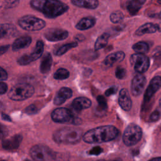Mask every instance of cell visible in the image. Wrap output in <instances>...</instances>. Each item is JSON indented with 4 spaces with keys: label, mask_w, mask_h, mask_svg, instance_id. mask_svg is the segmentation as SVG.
Wrapping results in <instances>:
<instances>
[{
    "label": "cell",
    "mask_w": 161,
    "mask_h": 161,
    "mask_svg": "<svg viewBox=\"0 0 161 161\" xmlns=\"http://www.w3.org/2000/svg\"><path fill=\"white\" fill-rule=\"evenodd\" d=\"M30 5L48 18H57L69 9V6L60 0H31Z\"/></svg>",
    "instance_id": "obj_1"
},
{
    "label": "cell",
    "mask_w": 161,
    "mask_h": 161,
    "mask_svg": "<svg viewBox=\"0 0 161 161\" xmlns=\"http://www.w3.org/2000/svg\"><path fill=\"white\" fill-rule=\"evenodd\" d=\"M119 134V130L114 126L105 125L92 128L86 132L83 140L87 143H100L114 140Z\"/></svg>",
    "instance_id": "obj_2"
},
{
    "label": "cell",
    "mask_w": 161,
    "mask_h": 161,
    "mask_svg": "<svg viewBox=\"0 0 161 161\" xmlns=\"http://www.w3.org/2000/svg\"><path fill=\"white\" fill-rule=\"evenodd\" d=\"M83 136L80 128L65 127L57 130L53 135L54 141L60 144H75L78 143Z\"/></svg>",
    "instance_id": "obj_3"
},
{
    "label": "cell",
    "mask_w": 161,
    "mask_h": 161,
    "mask_svg": "<svg viewBox=\"0 0 161 161\" xmlns=\"http://www.w3.org/2000/svg\"><path fill=\"white\" fill-rule=\"evenodd\" d=\"M33 87L26 83H19L13 86L8 93L9 99L13 101H23L30 97L34 93Z\"/></svg>",
    "instance_id": "obj_4"
},
{
    "label": "cell",
    "mask_w": 161,
    "mask_h": 161,
    "mask_svg": "<svg viewBox=\"0 0 161 161\" xmlns=\"http://www.w3.org/2000/svg\"><path fill=\"white\" fill-rule=\"evenodd\" d=\"M18 23L22 29L28 31H39L46 25L44 20L33 15H25L21 17Z\"/></svg>",
    "instance_id": "obj_5"
},
{
    "label": "cell",
    "mask_w": 161,
    "mask_h": 161,
    "mask_svg": "<svg viewBox=\"0 0 161 161\" xmlns=\"http://www.w3.org/2000/svg\"><path fill=\"white\" fill-rule=\"evenodd\" d=\"M142 136V130L135 123H131L126 128L123 135V143L128 147L133 146L141 140Z\"/></svg>",
    "instance_id": "obj_6"
},
{
    "label": "cell",
    "mask_w": 161,
    "mask_h": 161,
    "mask_svg": "<svg viewBox=\"0 0 161 161\" xmlns=\"http://www.w3.org/2000/svg\"><path fill=\"white\" fill-rule=\"evenodd\" d=\"M30 155L35 161H50L54 157L52 150L43 145L32 147L30 150Z\"/></svg>",
    "instance_id": "obj_7"
},
{
    "label": "cell",
    "mask_w": 161,
    "mask_h": 161,
    "mask_svg": "<svg viewBox=\"0 0 161 161\" xmlns=\"http://www.w3.org/2000/svg\"><path fill=\"white\" fill-rule=\"evenodd\" d=\"M130 64L138 74H143L150 67V59L145 54L135 53L130 57Z\"/></svg>",
    "instance_id": "obj_8"
},
{
    "label": "cell",
    "mask_w": 161,
    "mask_h": 161,
    "mask_svg": "<svg viewBox=\"0 0 161 161\" xmlns=\"http://www.w3.org/2000/svg\"><path fill=\"white\" fill-rule=\"evenodd\" d=\"M51 117L54 122L58 123H75L77 120L75 119L72 111L65 108H59L53 110Z\"/></svg>",
    "instance_id": "obj_9"
},
{
    "label": "cell",
    "mask_w": 161,
    "mask_h": 161,
    "mask_svg": "<svg viewBox=\"0 0 161 161\" xmlns=\"http://www.w3.org/2000/svg\"><path fill=\"white\" fill-rule=\"evenodd\" d=\"M43 47L44 45L42 41H37L33 52L30 54H25L20 57L17 60L18 63L21 65H26L37 60L42 55L44 50Z\"/></svg>",
    "instance_id": "obj_10"
},
{
    "label": "cell",
    "mask_w": 161,
    "mask_h": 161,
    "mask_svg": "<svg viewBox=\"0 0 161 161\" xmlns=\"http://www.w3.org/2000/svg\"><path fill=\"white\" fill-rule=\"evenodd\" d=\"M147 79L142 74H137L134 76L131 82V92L134 96H140L143 91Z\"/></svg>",
    "instance_id": "obj_11"
},
{
    "label": "cell",
    "mask_w": 161,
    "mask_h": 161,
    "mask_svg": "<svg viewBox=\"0 0 161 161\" xmlns=\"http://www.w3.org/2000/svg\"><path fill=\"white\" fill-rule=\"evenodd\" d=\"M69 36V32L67 30L57 28H49L44 33L46 40L50 42H58L65 40Z\"/></svg>",
    "instance_id": "obj_12"
},
{
    "label": "cell",
    "mask_w": 161,
    "mask_h": 161,
    "mask_svg": "<svg viewBox=\"0 0 161 161\" xmlns=\"http://www.w3.org/2000/svg\"><path fill=\"white\" fill-rule=\"evenodd\" d=\"M161 87V77L157 75L150 80L144 94V101L148 102Z\"/></svg>",
    "instance_id": "obj_13"
},
{
    "label": "cell",
    "mask_w": 161,
    "mask_h": 161,
    "mask_svg": "<svg viewBox=\"0 0 161 161\" xmlns=\"http://www.w3.org/2000/svg\"><path fill=\"white\" fill-rule=\"evenodd\" d=\"M118 103L123 110L128 111L131 109L132 102L130 94L126 89L123 88L119 91L118 96Z\"/></svg>",
    "instance_id": "obj_14"
},
{
    "label": "cell",
    "mask_w": 161,
    "mask_h": 161,
    "mask_svg": "<svg viewBox=\"0 0 161 161\" xmlns=\"http://www.w3.org/2000/svg\"><path fill=\"white\" fill-rule=\"evenodd\" d=\"M22 136L20 135H15L9 138H6L3 140L2 146L3 148L8 150H13L17 149L21 141Z\"/></svg>",
    "instance_id": "obj_15"
},
{
    "label": "cell",
    "mask_w": 161,
    "mask_h": 161,
    "mask_svg": "<svg viewBox=\"0 0 161 161\" xmlns=\"http://www.w3.org/2000/svg\"><path fill=\"white\" fill-rule=\"evenodd\" d=\"M72 96V91L71 89L66 87H62L57 92V94L55 96L53 103L55 105H61L65 101L70 98Z\"/></svg>",
    "instance_id": "obj_16"
},
{
    "label": "cell",
    "mask_w": 161,
    "mask_h": 161,
    "mask_svg": "<svg viewBox=\"0 0 161 161\" xmlns=\"http://www.w3.org/2000/svg\"><path fill=\"white\" fill-rule=\"evenodd\" d=\"M91 106V101L85 97H79L75 98L72 103L73 109L76 112L87 109Z\"/></svg>",
    "instance_id": "obj_17"
},
{
    "label": "cell",
    "mask_w": 161,
    "mask_h": 161,
    "mask_svg": "<svg viewBox=\"0 0 161 161\" xmlns=\"http://www.w3.org/2000/svg\"><path fill=\"white\" fill-rule=\"evenodd\" d=\"M125 54L122 51H118L108 55L104 60L103 63L108 67H112L114 64L120 62L124 60Z\"/></svg>",
    "instance_id": "obj_18"
},
{
    "label": "cell",
    "mask_w": 161,
    "mask_h": 161,
    "mask_svg": "<svg viewBox=\"0 0 161 161\" xmlns=\"http://www.w3.org/2000/svg\"><path fill=\"white\" fill-rule=\"evenodd\" d=\"M31 41L32 39L30 36L25 35L21 36L14 40L12 45V50L15 52L23 48H25L31 44Z\"/></svg>",
    "instance_id": "obj_19"
},
{
    "label": "cell",
    "mask_w": 161,
    "mask_h": 161,
    "mask_svg": "<svg viewBox=\"0 0 161 161\" xmlns=\"http://www.w3.org/2000/svg\"><path fill=\"white\" fill-rule=\"evenodd\" d=\"M146 0H128L125 3L127 11L131 15L136 14L145 4Z\"/></svg>",
    "instance_id": "obj_20"
},
{
    "label": "cell",
    "mask_w": 161,
    "mask_h": 161,
    "mask_svg": "<svg viewBox=\"0 0 161 161\" xmlns=\"http://www.w3.org/2000/svg\"><path fill=\"white\" fill-rule=\"evenodd\" d=\"M16 28L12 24H0V39L14 36L16 33Z\"/></svg>",
    "instance_id": "obj_21"
},
{
    "label": "cell",
    "mask_w": 161,
    "mask_h": 161,
    "mask_svg": "<svg viewBox=\"0 0 161 161\" xmlns=\"http://www.w3.org/2000/svg\"><path fill=\"white\" fill-rule=\"evenodd\" d=\"M158 31L157 24L152 23H147L140 26L135 31L137 36H142L145 34L153 33Z\"/></svg>",
    "instance_id": "obj_22"
},
{
    "label": "cell",
    "mask_w": 161,
    "mask_h": 161,
    "mask_svg": "<svg viewBox=\"0 0 161 161\" xmlns=\"http://www.w3.org/2000/svg\"><path fill=\"white\" fill-rule=\"evenodd\" d=\"M72 4L79 8L90 9H96L99 5L98 0H70Z\"/></svg>",
    "instance_id": "obj_23"
},
{
    "label": "cell",
    "mask_w": 161,
    "mask_h": 161,
    "mask_svg": "<svg viewBox=\"0 0 161 161\" xmlns=\"http://www.w3.org/2000/svg\"><path fill=\"white\" fill-rule=\"evenodd\" d=\"M95 24L96 19L94 17H84L80 19L76 24L75 28L79 30H86L93 27Z\"/></svg>",
    "instance_id": "obj_24"
},
{
    "label": "cell",
    "mask_w": 161,
    "mask_h": 161,
    "mask_svg": "<svg viewBox=\"0 0 161 161\" xmlns=\"http://www.w3.org/2000/svg\"><path fill=\"white\" fill-rule=\"evenodd\" d=\"M52 64V57L50 53H46L42 58L40 65V70L42 74H46L50 70Z\"/></svg>",
    "instance_id": "obj_25"
},
{
    "label": "cell",
    "mask_w": 161,
    "mask_h": 161,
    "mask_svg": "<svg viewBox=\"0 0 161 161\" xmlns=\"http://www.w3.org/2000/svg\"><path fill=\"white\" fill-rule=\"evenodd\" d=\"M109 38V34L108 33H104L101 35L96 40L94 44V49L99 50L103 48L108 43Z\"/></svg>",
    "instance_id": "obj_26"
},
{
    "label": "cell",
    "mask_w": 161,
    "mask_h": 161,
    "mask_svg": "<svg viewBox=\"0 0 161 161\" xmlns=\"http://www.w3.org/2000/svg\"><path fill=\"white\" fill-rule=\"evenodd\" d=\"M132 48L136 53L145 54L149 51L148 44L145 42H138L132 46Z\"/></svg>",
    "instance_id": "obj_27"
},
{
    "label": "cell",
    "mask_w": 161,
    "mask_h": 161,
    "mask_svg": "<svg viewBox=\"0 0 161 161\" xmlns=\"http://www.w3.org/2000/svg\"><path fill=\"white\" fill-rule=\"evenodd\" d=\"M77 45H78V43L77 42H70L69 43L65 44V45L61 46L60 47H59V48H58L57 50V51L55 53V55H57V56H60V55L64 54L68 50L72 49V48L77 47Z\"/></svg>",
    "instance_id": "obj_28"
},
{
    "label": "cell",
    "mask_w": 161,
    "mask_h": 161,
    "mask_svg": "<svg viewBox=\"0 0 161 161\" xmlns=\"http://www.w3.org/2000/svg\"><path fill=\"white\" fill-rule=\"evenodd\" d=\"M70 75V73L68 70L64 68H60L54 73L53 78L57 80H64L67 79Z\"/></svg>",
    "instance_id": "obj_29"
},
{
    "label": "cell",
    "mask_w": 161,
    "mask_h": 161,
    "mask_svg": "<svg viewBox=\"0 0 161 161\" xmlns=\"http://www.w3.org/2000/svg\"><path fill=\"white\" fill-rule=\"evenodd\" d=\"M110 20L113 23H120L124 18L123 13L120 11H116L113 12L109 16Z\"/></svg>",
    "instance_id": "obj_30"
},
{
    "label": "cell",
    "mask_w": 161,
    "mask_h": 161,
    "mask_svg": "<svg viewBox=\"0 0 161 161\" xmlns=\"http://www.w3.org/2000/svg\"><path fill=\"white\" fill-rule=\"evenodd\" d=\"M98 106L97 110L98 111H104L107 109V103L106 99L103 96H98L97 97Z\"/></svg>",
    "instance_id": "obj_31"
},
{
    "label": "cell",
    "mask_w": 161,
    "mask_h": 161,
    "mask_svg": "<svg viewBox=\"0 0 161 161\" xmlns=\"http://www.w3.org/2000/svg\"><path fill=\"white\" fill-rule=\"evenodd\" d=\"M126 74V70L125 68L120 67H118L116 68L115 71V75L118 79H123L125 77Z\"/></svg>",
    "instance_id": "obj_32"
},
{
    "label": "cell",
    "mask_w": 161,
    "mask_h": 161,
    "mask_svg": "<svg viewBox=\"0 0 161 161\" xmlns=\"http://www.w3.org/2000/svg\"><path fill=\"white\" fill-rule=\"evenodd\" d=\"M19 0H5L4 6L7 8H14L18 5Z\"/></svg>",
    "instance_id": "obj_33"
},
{
    "label": "cell",
    "mask_w": 161,
    "mask_h": 161,
    "mask_svg": "<svg viewBox=\"0 0 161 161\" xmlns=\"http://www.w3.org/2000/svg\"><path fill=\"white\" fill-rule=\"evenodd\" d=\"M103 151V150L101 147L97 146V147H94L92 148L88 152V153H89V155H98L101 153H102Z\"/></svg>",
    "instance_id": "obj_34"
},
{
    "label": "cell",
    "mask_w": 161,
    "mask_h": 161,
    "mask_svg": "<svg viewBox=\"0 0 161 161\" xmlns=\"http://www.w3.org/2000/svg\"><path fill=\"white\" fill-rule=\"evenodd\" d=\"M37 108L34 104H31L25 109V112L28 114H33L37 113Z\"/></svg>",
    "instance_id": "obj_35"
},
{
    "label": "cell",
    "mask_w": 161,
    "mask_h": 161,
    "mask_svg": "<svg viewBox=\"0 0 161 161\" xmlns=\"http://www.w3.org/2000/svg\"><path fill=\"white\" fill-rule=\"evenodd\" d=\"M160 118V113L158 110H155L152 113L150 116V119L152 121H156Z\"/></svg>",
    "instance_id": "obj_36"
},
{
    "label": "cell",
    "mask_w": 161,
    "mask_h": 161,
    "mask_svg": "<svg viewBox=\"0 0 161 161\" xmlns=\"http://www.w3.org/2000/svg\"><path fill=\"white\" fill-rule=\"evenodd\" d=\"M8 134V130L5 126L0 123V139L4 138Z\"/></svg>",
    "instance_id": "obj_37"
},
{
    "label": "cell",
    "mask_w": 161,
    "mask_h": 161,
    "mask_svg": "<svg viewBox=\"0 0 161 161\" xmlns=\"http://www.w3.org/2000/svg\"><path fill=\"white\" fill-rule=\"evenodd\" d=\"M8 73L6 71L0 67V80H6L8 79Z\"/></svg>",
    "instance_id": "obj_38"
},
{
    "label": "cell",
    "mask_w": 161,
    "mask_h": 161,
    "mask_svg": "<svg viewBox=\"0 0 161 161\" xmlns=\"http://www.w3.org/2000/svg\"><path fill=\"white\" fill-rule=\"evenodd\" d=\"M8 86L6 83L0 81V94H3L7 92Z\"/></svg>",
    "instance_id": "obj_39"
},
{
    "label": "cell",
    "mask_w": 161,
    "mask_h": 161,
    "mask_svg": "<svg viewBox=\"0 0 161 161\" xmlns=\"http://www.w3.org/2000/svg\"><path fill=\"white\" fill-rule=\"evenodd\" d=\"M117 88L115 87H111L109 89H108L105 92V95L106 96H109L111 95H113L116 92Z\"/></svg>",
    "instance_id": "obj_40"
},
{
    "label": "cell",
    "mask_w": 161,
    "mask_h": 161,
    "mask_svg": "<svg viewBox=\"0 0 161 161\" xmlns=\"http://www.w3.org/2000/svg\"><path fill=\"white\" fill-rule=\"evenodd\" d=\"M152 56L154 57H161V46L157 47L152 52Z\"/></svg>",
    "instance_id": "obj_41"
},
{
    "label": "cell",
    "mask_w": 161,
    "mask_h": 161,
    "mask_svg": "<svg viewBox=\"0 0 161 161\" xmlns=\"http://www.w3.org/2000/svg\"><path fill=\"white\" fill-rule=\"evenodd\" d=\"M9 47V45H1L0 46V56L3 55L4 53H6L8 51Z\"/></svg>",
    "instance_id": "obj_42"
},
{
    "label": "cell",
    "mask_w": 161,
    "mask_h": 161,
    "mask_svg": "<svg viewBox=\"0 0 161 161\" xmlns=\"http://www.w3.org/2000/svg\"><path fill=\"white\" fill-rule=\"evenodd\" d=\"M2 119H3L4 120H6V121H11V119L9 117V116H8V114H6L5 113H2Z\"/></svg>",
    "instance_id": "obj_43"
},
{
    "label": "cell",
    "mask_w": 161,
    "mask_h": 161,
    "mask_svg": "<svg viewBox=\"0 0 161 161\" xmlns=\"http://www.w3.org/2000/svg\"><path fill=\"white\" fill-rule=\"evenodd\" d=\"M148 161H161V157H155L149 160Z\"/></svg>",
    "instance_id": "obj_44"
},
{
    "label": "cell",
    "mask_w": 161,
    "mask_h": 161,
    "mask_svg": "<svg viewBox=\"0 0 161 161\" xmlns=\"http://www.w3.org/2000/svg\"><path fill=\"white\" fill-rule=\"evenodd\" d=\"M157 29H158V31L161 32V22H160L159 23H157Z\"/></svg>",
    "instance_id": "obj_45"
},
{
    "label": "cell",
    "mask_w": 161,
    "mask_h": 161,
    "mask_svg": "<svg viewBox=\"0 0 161 161\" xmlns=\"http://www.w3.org/2000/svg\"><path fill=\"white\" fill-rule=\"evenodd\" d=\"M96 161H121V159L120 158H117L115 160H96Z\"/></svg>",
    "instance_id": "obj_46"
},
{
    "label": "cell",
    "mask_w": 161,
    "mask_h": 161,
    "mask_svg": "<svg viewBox=\"0 0 161 161\" xmlns=\"http://www.w3.org/2000/svg\"><path fill=\"white\" fill-rule=\"evenodd\" d=\"M157 16H158V18L161 19V11L158 14V15H157Z\"/></svg>",
    "instance_id": "obj_47"
},
{
    "label": "cell",
    "mask_w": 161,
    "mask_h": 161,
    "mask_svg": "<svg viewBox=\"0 0 161 161\" xmlns=\"http://www.w3.org/2000/svg\"><path fill=\"white\" fill-rule=\"evenodd\" d=\"M157 3L158 4H160V5H161V0H157Z\"/></svg>",
    "instance_id": "obj_48"
},
{
    "label": "cell",
    "mask_w": 161,
    "mask_h": 161,
    "mask_svg": "<svg viewBox=\"0 0 161 161\" xmlns=\"http://www.w3.org/2000/svg\"><path fill=\"white\" fill-rule=\"evenodd\" d=\"M160 105L161 106V99H160Z\"/></svg>",
    "instance_id": "obj_49"
},
{
    "label": "cell",
    "mask_w": 161,
    "mask_h": 161,
    "mask_svg": "<svg viewBox=\"0 0 161 161\" xmlns=\"http://www.w3.org/2000/svg\"><path fill=\"white\" fill-rule=\"evenodd\" d=\"M1 161H5V160H1Z\"/></svg>",
    "instance_id": "obj_50"
}]
</instances>
